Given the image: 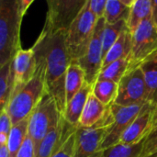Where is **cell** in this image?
<instances>
[{"mask_svg":"<svg viewBox=\"0 0 157 157\" xmlns=\"http://www.w3.org/2000/svg\"><path fill=\"white\" fill-rule=\"evenodd\" d=\"M66 30L55 33L41 31L33 50L45 63L46 90L56 101L60 113L63 116L66 109L65 78L72 59L65 43Z\"/></svg>","mask_w":157,"mask_h":157,"instance_id":"obj_1","label":"cell"},{"mask_svg":"<svg viewBox=\"0 0 157 157\" xmlns=\"http://www.w3.org/2000/svg\"><path fill=\"white\" fill-rule=\"evenodd\" d=\"M35 55L37 70L34 76L24 86L12 94L8 104L5 107L7 109L13 125L27 119L47 92L45 63L41 56L36 53Z\"/></svg>","mask_w":157,"mask_h":157,"instance_id":"obj_2","label":"cell"},{"mask_svg":"<svg viewBox=\"0 0 157 157\" xmlns=\"http://www.w3.org/2000/svg\"><path fill=\"white\" fill-rule=\"evenodd\" d=\"M22 19L17 0H0V67L10 63L21 49Z\"/></svg>","mask_w":157,"mask_h":157,"instance_id":"obj_3","label":"cell"},{"mask_svg":"<svg viewBox=\"0 0 157 157\" xmlns=\"http://www.w3.org/2000/svg\"><path fill=\"white\" fill-rule=\"evenodd\" d=\"M98 17L88 3L66 29L65 43L72 61H78L86 52Z\"/></svg>","mask_w":157,"mask_h":157,"instance_id":"obj_4","label":"cell"},{"mask_svg":"<svg viewBox=\"0 0 157 157\" xmlns=\"http://www.w3.org/2000/svg\"><path fill=\"white\" fill-rule=\"evenodd\" d=\"M62 116L55 99L46 92L29 116L28 135L32 140L35 150L42 139L57 127Z\"/></svg>","mask_w":157,"mask_h":157,"instance_id":"obj_5","label":"cell"},{"mask_svg":"<svg viewBox=\"0 0 157 157\" xmlns=\"http://www.w3.org/2000/svg\"><path fill=\"white\" fill-rule=\"evenodd\" d=\"M48 12L44 31L55 33L66 30L85 8L88 0H47Z\"/></svg>","mask_w":157,"mask_h":157,"instance_id":"obj_6","label":"cell"},{"mask_svg":"<svg viewBox=\"0 0 157 157\" xmlns=\"http://www.w3.org/2000/svg\"><path fill=\"white\" fill-rule=\"evenodd\" d=\"M131 68L141 63L157 51V25L153 18L143 21L132 32Z\"/></svg>","mask_w":157,"mask_h":157,"instance_id":"obj_7","label":"cell"},{"mask_svg":"<svg viewBox=\"0 0 157 157\" xmlns=\"http://www.w3.org/2000/svg\"><path fill=\"white\" fill-rule=\"evenodd\" d=\"M106 21L104 17L98 18L92 39L87 47L86 53L78 60L75 61L79 63L86 75V82L94 85L97 81L98 75L102 68L103 63V45L102 34Z\"/></svg>","mask_w":157,"mask_h":157,"instance_id":"obj_8","label":"cell"},{"mask_svg":"<svg viewBox=\"0 0 157 157\" xmlns=\"http://www.w3.org/2000/svg\"><path fill=\"white\" fill-rule=\"evenodd\" d=\"M147 102V92L141 67L131 68L119 83L118 95L113 104L132 106Z\"/></svg>","mask_w":157,"mask_h":157,"instance_id":"obj_9","label":"cell"},{"mask_svg":"<svg viewBox=\"0 0 157 157\" xmlns=\"http://www.w3.org/2000/svg\"><path fill=\"white\" fill-rule=\"evenodd\" d=\"M145 103H139L132 106H120L117 104H112L110 106L114 116V122L110 126L109 131L101 145V149L103 151L120 143L123 132L129 128V126L142 111Z\"/></svg>","mask_w":157,"mask_h":157,"instance_id":"obj_10","label":"cell"},{"mask_svg":"<svg viewBox=\"0 0 157 157\" xmlns=\"http://www.w3.org/2000/svg\"><path fill=\"white\" fill-rule=\"evenodd\" d=\"M110 127H77L74 157H104L101 145Z\"/></svg>","mask_w":157,"mask_h":157,"instance_id":"obj_11","label":"cell"},{"mask_svg":"<svg viewBox=\"0 0 157 157\" xmlns=\"http://www.w3.org/2000/svg\"><path fill=\"white\" fill-rule=\"evenodd\" d=\"M37 70V60L33 48L20 49L11 62V74L13 76L12 94L31 80ZM12 96V95H11Z\"/></svg>","mask_w":157,"mask_h":157,"instance_id":"obj_12","label":"cell"},{"mask_svg":"<svg viewBox=\"0 0 157 157\" xmlns=\"http://www.w3.org/2000/svg\"><path fill=\"white\" fill-rule=\"evenodd\" d=\"M66 121L62 116L59 124L55 129L50 132L40 142L35 150V157H52L65 143L68 137L77 129Z\"/></svg>","mask_w":157,"mask_h":157,"instance_id":"obj_13","label":"cell"},{"mask_svg":"<svg viewBox=\"0 0 157 157\" xmlns=\"http://www.w3.org/2000/svg\"><path fill=\"white\" fill-rule=\"evenodd\" d=\"M153 104L146 102L139 115L135 118L129 128L123 132L120 143L125 144H137L144 141L149 133L153 119Z\"/></svg>","mask_w":157,"mask_h":157,"instance_id":"obj_14","label":"cell"},{"mask_svg":"<svg viewBox=\"0 0 157 157\" xmlns=\"http://www.w3.org/2000/svg\"><path fill=\"white\" fill-rule=\"evenodd\" d=\"M92 85L88 84L87 82H85L78 93L67 103L63 117L70 124L74 126L79 125V121L82 112L86 106L88 96L92 92Z\"/></svg>","mask_w":157,"mask_h":157,"instance_id":"obj_15","label":"cell"},{"mask_svg":"<svg viewBox=\"0 0 157 157\" xmlns=\"http://www.w3.org/2000/svg\"><path fill=\"white\" fill-rule=\"evenodd\" d=\"M145 81L147 102L155 105L157 103V51L140 65Z\"/></svg>","mask_w":157,"mask_h":157,"instance_id":"obj_16","label":"cell"},{"mask_svg":"<svg viewBox=\"0 0 157 157\" xmlns=\"http://www.w3.org/2000/svg\"><path fill=\"white\" fill-rule=\"evenodd\" d=\"M108 108L109 106H105L101 103L91 92L82 112L78 126L84 128L93 127L102 119Z\"/></svg>","mask_w":157,"mask_h":157,"instance_id":"obj_17","label":"cell"},{"mask_svg":"<svg viewBox=\"0 0 157 157\" xmlns=\"http://www.w3.org/2000/svg\"><path fill=\"white\" fill-rule=\"evenodd\" d=\"M132 32L127 28L121 33L120 38L112 45V47L109 49V51L104 57L102 68L108 66L109 64H110L111 63L117 60L129 57L132 53Z\"/></svg>","mask_w":157,"mask_h":157,"instance_id":"obj_18","label":"cell"},{"mask_svg":"<svg viewBox=\"0 0 157 157\" xmlns=\"http://www.w3.org/2000/svg\"><path fill=\"white\" fill-rule=\"evenodd\" d=\"M86 82V75L82 67L75 61H72L66 73L65 93L66 102L68 103L82 88Z\"/></svg>","mask_w":157,"mask_h":157,"instance_id":"obj_19","label":"cell"},{"mask_svg":"<svg viewBox=\"0 0 157 157\" xmlns=\"http://www.w3.org/2000/svg\"><path fill=\"white\" fill-rule=\"evenodd\" d=\"M153 18L152 0H135L131 6L127 28L132 32L143 21Z\"/></svg>","mask_w":157,"mask_h":157,"instance_id":"obj_20","label":"cell"},{"mask_svg":"<svg viewBox=\"0 0 157 157\" xmlns=\"http://www.w3.org/2000/svg\"><path fill=\"white\" fill-rule=\"evenodd\" d=\"M119 84L107 79H97L92 87V93L105 106H111L117 98Z\"/></svg>","mask_w":157,"mask_h":157,"instance_id":"obj_21","label":"cell"},{"mask_svg":"<svg viewBox=\"0 0 157 157\" xmlns=\"http://www.w3.org/2000/svg\"><path fill=\"white\" fill-rule=\"evenodd\" d=\"M131 67V55L126 58L117 60L108 66L101 69L98 79H107L111 80L119 84L121 78L129 71Z\"/></svg>","mask_w":157,"mask_h":157,"instance_id":"obj_22","label":"cell"},{"mask_svg":"<svg viewBox=\"0 0 157 157\" xmlns=\"http://www.w3.org/2000/svg\"><path fill=\"white\" fill-rule=\"evenodd\" d=\"M28 124L29 117L16 125H13L7 143L9 157L17 156V154L28 135Z\"/></svg>","mask_w":157,"mask_h":157,"instance_id":"obj_23","label":"cell"},{"mask_svg":"<svg viewBox=\"0 0 157 157\" xmlns=\"http://www.w3.org/2000/svg\"><path fill=\"white\" fill-rule=\"evenodd\" d=\"M131 6H128L121 0H108L103 17L107 24H115L127 19L130 16Z\"/></svg>","mask_w":157,"mask_h":157,"instance_id":"obj_24","label":"cell"},{"mask_svg":"<svg viewBox=\"0 0 157 157\" xmlns=\"http://www.w3.org/2000/svg\"><path fill=\"white\" fill-rule=\"evenodd\" d=\"M127 29V22L125 20L119 21L115 24H107L104 28L102 34V45H103V59L117 41L121 33Z\"/></svg>","mask_w":157,"mask_h":157,"instance_id":"obj_25","label":"cell"},{"mask_svg":"<svg viewBox=\"0 0 157 157\" xmlns=\"http://www.w3.org/2000/svg\"><path fill=\"white\" fill-rule=\"evenodd\" d=\"M12 62V61H11ZM11 62L0 67V106L4 109L9 102L13 91Z\"/></svg>","mask_w":157,"mask_h":157,"instance_id":"obj_26","label":"cell"},{"mask_svg":"<svg viewBox=\"0 0 157 157\" xmlns=\"http://www.w3.org/2000/svg\"><path fill=\"white\" fill-rule=\"evenodd\" d=\"M144 148V141L137 144H117L104 151V157H140Z\"/></svg>","mask_w":157,"mask_h":157,"instance_id":"obj_27","label":"cell"},{"mask_svg":"<svg viewBox=\"0 0 157 157\" xmlns=\"http://www.w3.org/2000/svg\"><path fill=\"white\" fill-rule=\"evenodd\" d=\"M140 157H157V103L154 106L151 130L144 140V148Z\"/></svg>","mask_w":157,"mask_h":157,"instance_id":"obj_28","label":"cell"},{"mask_svg":"<svg viewBox=\"0 0 157 157\" xmlns=\"http://www.w3.org/2000/svg\"><path fill=\"white\" fill-rule=\"evenodd\" d=\"M76 130L68 137V139L65 141L63 146L52 157H74Z\"/></svg>","mask_w":157,"mask_h":157,"instance_id":"obj_29","label":"cell"},{"mask_svg":"<svg viewBox=\"0 0 157 157\" xmlns=\"http://www.w3.org/2000/svg\"><path fill=\"white\" fill-rule=\"evenodd\" d=\"M13 124L11 118L6 108H4L0 111V134L6 135L9 138L10 132L12 130Z\"/></svg>","mask_w":157,"mask_h":157,"instance_id":"obj_30","label":"cell"},{"mask_svg":"<svg viewBox=\"0 0 157 157\" xmlns=\"http://www.w3.org/2000/svg\"><path fill=\"white\" fill-rule=\"evenodd\" d=\"M17 157H35L34 144L29 135H27Z\"/></svg>","mask_w":157,"mask_h":157,"instance_id":"obj_31","label":"cell"},{"mask_svg":"<svg viewBox=\"0 0 157 157\" xmlns=\"http://www.w3.org/2000/svg\"><path fill=\"white\" fill-rule=\"evenodd\" d=\"M108 0H88V6L90 9L97 15L98 18L103 17L104 10Z\"/></svg>","mask_w":157,"mask_h":157,"instance_id":"obj_32","label":"cell"},{"mask_svg":"<svg viewBox=\"0 0 157 157\" xmlns=\"http://www.w3.org/2000/svg\"><path fill=\"white\" fill-rule=\"evenodd\" d=\"M34 2V0H17V9H18V14L21 18H23L24 15L26 14L29 6Z\"/></svg>","mask_w":157,"mask_h":157,"instance_id":"obj_33","label":"cell"},{"mask_svg":"<svg viewBox=\"0 0 157 157\" xmlns=\"http://www.w3.org/2000/svg\"><path fill=\"white\" fill-rule=\"evenodd\" d=\"M0 157H9L7 144L0 145Z\"/></svg>","mask_w":157,"mask_h":157,"instance_id":"obj_34","label":"cell"},{"mask_svg":"<svg viewBox=\"0 0 157 157\" xmlns=\"http://www.w3.org/2000/svg\"><path fill=\"white\" fill-rule=\"evenodd\" d=\"M153 3V19L157 25V0H152Z\"/></svg>","mask_w":157,"mask_h":157,"instance_id":"obj_35","label":"cell"},{"mask_svg":"<svg viewBox=\"0 0 157 157\" xmlns=\"http://www.w3.org/2000/svg\"><path fill=\"white\" fill-rule=\"evenodd\" d=\"M122 3H124L125 5H127L128 6H132V5L133 4V2L135 1V0H121Z\"/></svg>","mask_w":157,"mask_h":157,"instance_id":"obj_36","label":"cell"}]
</instances>
